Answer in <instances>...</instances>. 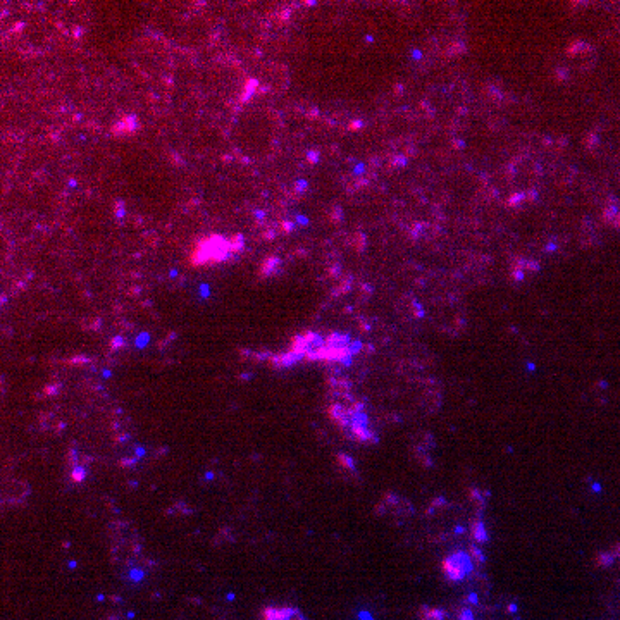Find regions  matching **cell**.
Segmentation results:
<instances>
[{
    "label": "cell",
    "mask_w": 620,
    "mask_h": 620,
    "mask_svg": "<svg viewBox=\"0 0 620 620\" xmlns=\"http://www.w3.org/2000/svg\"><path fill=\"white\" fill-rule=\"evenodd\" d=\"M231 254V241L221 235H212V237L198 241L193 255H191V264L198 265V267L207 264H219Z\"/></svg>",
    "instance_id": "6da1fadb"
},
{
    "label": "cell",
    "mask_w": 620,
    "mask_h": 620,
    "mask_svg": "<svg viewBox=\"0 0 620 620\" xmlns=\"http://www.w3.org/2000/svg\"><path fill=\"white\" fill-rule=\"evenodd\" d=\"M264 620H305L302 617V613L296 608H289V606H283V608H265L264 612Z\"/></svg>",
    "instance_id": "3957f363"
},
{
    "label": "cell",
    "mask_w": 620,
    "mask_h": 620,
    "mask_svg": "<svg viewBox=\"0 0 620 620\" xmlns=\"http://www.w3.org/2000/svg\"><path fill=\"white\" fill-rule=\"evenodd\" d=\"M443 571L450 581H462L473 571V562L465 551H455L443 562Z\"/></svg>",
    "instance_id": "7a4b0ae2"
}]
</instances>
